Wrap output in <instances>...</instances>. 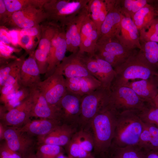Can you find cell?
I'll return each instance as SVG.
<instances>
[{
    "label": "cell",
    "instance_id": "f546056e",
    "mask_svg": "<svg viewBox=\"0 0 158 158\" xmlns=\"http://www.w3.org/2000/svg\"><path fill=\"white\" fill-rule=\"evenodd\" d=\"M8 17L13 13L31 7H43L48 0H4Z\"/></svg>",
    "mask_w": 158,
    "mask_h": 158
},
{
    "label": "cell",
    "instance_id": "9c48e42d",
    "mask_svg": "<svg viewBox=\"0 0 158 158\" xmlns=\"http://www.w3.org/2000/svg\"><path fill=\"white\" fill-rule=\"evenodd\" d=\"M82 54L83 60L90 74L101 83L102 87L110 90L116 74L114 68L95 54L92 56L85 53Z\"/></svg>",
    "mask_w": 158,
    "mask_h": 158
},
{
    "label": "cell",
    "instance_id": "4dcf8cb0",
    "mask_svg": "<svg viewBox=\"0 0 158 158\" xmlns=\"http://www.w3.org/2000/svg\"><path fill=\"white\" fill-rule=\"evenodd\" d=\"M140 43V51L148 63L158 72V42L146 41Z\"/></svg>",
    "mask_w": 158,
    "mask_h": 158
},
{
    "label": "cell",
    "instance_id": "c3c4849f",
    "mask_svg": "<svg viewBox=\"0 0 158 158\" xmlns=\"http://www.w3.org/2000/svg\"><path fill=\"white\" fill-rule=\"evenodd\" d=\"M153 104L155 106L158 107V94L156 96L154 100Z\"/></svg>",
    "mask_w": 158,
    "mask_h": 158
},
{
    "label": "cell",
    "instance_id": "277c9868",
    "mask_svg": "<svg viewBox=\"0 0 158 158\" xmlns=\"http://www.w3.org/2000/svg\"><path fill=\"white\" fill-rule=\"evenodd\" d=\"M89 0H48L43 6L47 20L64 26L87 6Z\"/></svg>",
    "mask_w": 158,
    "mask_h": 158
},
{
    "label": "cell",
    "instance_id": "60d3db41",
    "mask_svg": "<svg viewBox=\"0 0 158 158\" xmlns=\"http://www.w3.org/2000/svg\"><path fill=\"white\" fill-rule=\"evenodd\" d=\"M0 40L7 45L11 44V40L9 31L4 26H1L0 29Z\"/></svg>",
    "mask_w": 158,
    "mask_h": 158
},
{
    "label": "cell",
    "instance_id": "cb8c5ba5",
    "mask_svg": "<svg viewBox=\"0 0 158 158\" xmlns=\"http://www.w3.org/2000/svg\"><path fill=\"white\" fill-rule=\"evenodd\" d=\"M61 124L59 120L42 118L30 120L22 126L16 128L20 132L32 136L36 135L39 138L46 135Z\"/></svg>",
    "mask_w": 158,
    "mask_h": 158
},
{
    "label": "cell",
    "instance_id": "681fc988",
    "mask_svg": "<svg viewBox=\"0 0 158 158\" xmlns=\"http://www.w3.org/2000/svg\"><path fill=\"white\" fill-rule=\"evenodd\" d=\"M57 158H68V157H66L63 155V154H62L60 156H59Z\"/></svg>",
    "mask_w": 158,
    "mask_h": 158
},
{
    "label": "cell",
    "instance_id": "d590c367",
    "mask_svg": "<svg viewBox=\"0 0 158 158\" xmlns=\"http://www.w3.org/2000/svg\"><path fill=\"white\" fill-rule=\"evenodd\" d=\"M140 42L152 41L158 42V20L155 19L150 25L140 31Z\"/></svg>",
    "mask_w": 158,
    "mask_h": 158
},
{
    "label": "cell",
    "instance_id": "7a4b0ae2",
    "mask_svg": "<svg viewBox=\"0 0 158 158\" xmlns=\"http://www.w3.org/2000/svg\"><path fill=\"white\" fill-rule=\"evenodd\" d=\"M138 111H127L118 113L111 146H137L144 126Z\"/></svg>",
    "mask_w": 158,
    "mask_h": 158
},
{
    "label": "cell",
    "instance_id": "816d5d0a",
    "mask_svg": "<svg viewBox=\"0 0 158 158\" xmlns=\"http://www.w3.org/2000/svg\"><path fill=\"white\" fill-rule=\"evenodd\" d=\"M95 158H96L95 157Z\"/></svg>",
    "mask_w": 158,
    "mask_h": 158
},
{
    "label": "cell",
    "instance_id": "8992f818",
    "mask_svg": "<svg viewBox=\"0 0 158 158\" xmlns=\"http://www.w3.org/2000/svg\"><path fill=\"white\" fill-rule=\"evenodd\" d=\"M137 51L122 44L117 38L98 41L95 54L109 63L114 69Z\"/></svg>",
    "mask_w": 158,
    "mask_h": 158
},
{
    "label": "cell",
    "instance_id": "ba28073f",
    "mask_svg": "<svg viewBox=\"0 0 158 158\" xmlns=\"http://www.w3.org/2000/svg\"><path fill=\"white\" fill-rule=\"evenodd\" d=\"M47 19L43 7H31L13 13L1 26L21 29L40 25Z\"/></svg>",
    "mask_w": 158,
    "mask_h": 158
},
{
    "label": "cell",
    "instance_id": "3957f363",
    "mask_svg": "<svg viewBox=\"0 0 158 158\" xmlns=\"http://www.w3.org/2000/svg\"><path fill=\"white\" fill-rule=\"evenodd\" d=\"M114 70L116 74L111 86H124L131 81L158 75V72L148 63L140 51Z\"/></svg>",
    "mask_w": 158,
    "mask_h": 158
},
{
    "label": "cell",
    "instance_id": "8fae6325",
    "mask_svg": "<svg viewBox=\"0 0 158 158\" xmlns=\"http://www.w3.org/2000/svg\"><path fill=\"white\" fill-rule=\"evenodd\" d=\"M37 87L48 102L54 106H57L67 91L65 78L56 70L44 80L41 81Z\"/></svg>",
    "mask_w": 158,
    "mask_h": 158
},
{
    "label": "cell",
    "instance_id": "7c38bea8",
    "mask_svg": "<svg viewBox=\"0 0 158 158\" xmlns=\"http://www.w3.org/2000/svg\"><path fill=\"white\" fill-rule=\"evenodd\" d=\"M32 100L30 94L19 105L6 112L0 109L1 122L5 126L19 127L30 121Z\"/></svg>",
    "mask_w": 158,
    "mask_h": 158
},
{
    "label": "cell",
    "instance_id": "74e56055",
    "mask_svg": "<svg viewBox=\"0 0 158 158\" xmlns=\"http://www.w3.org/2000/svg\"><path fill=\"white\" fill-rule=\"evenodd\" d=\"M14 51L13 47L0 42V63L1 65L9 62L10 60H14L17 58L12 56V54Z\"/></svg>",
    "mask_w": 158,
    "mask_h": 158
},
{
    "label": "cell",
    "instance_id": "f35d334b",
    "mask_svg": "<svg viewBox=\"0 0 158 158\" xmlns=\"http://www.w3.org/2000/svg\"><path fill=\"white\" fill-rule=\"evenodd\" d=\"M41 32V24L37 26L21 29L19 32V37L25 36L35 37L39 41Z\"/></svg>",
    "mask_w": 158,
    "mask_h": 158
},
{
    "label": "cell",
    "instance_id": "484cf974",
    "mask_svg": "<svg viewBox=\"0 0 158 158\" xmlns=\"http://www.w3.org/2000/svg\"><path fill=\"white\" fill-rule=\"evenodd\" d=\"M60 25L48 20L41 24V32L37 48L48 55L51 42Z\"/></svg>",
    "mask_w": 158,
    "mask_h": 158
},
{
    "label": "cell",
    "instance_id": "f6af8a7d",
    "mask_svg": "<svg viewBox=\"0 0 158 158\" xmlns=\"http://www.w3.org/2000/svg\"><path fill=\"white\" fill-rule=\"evenodd\" d=\"M144 152L145 158H158V150L144 151Z\"/></svg>",
    "mask_w": 158,
    "mask_h": 158
},
{
    "label": "cell",
    "instance_id": "4316f807",
    "mask_svg": "<svg viewBox=\"0 0 158 158\" xmlns=\"http://www.w3.org/2000/svg\"><path fill=\"white\" fill-rule=\"evenodd\" d=\"M87 9L99 35L101 26L108 12L105 0H89Z\"/></svg>",
    "mask_w": 158,
    "mask_h": 158
},
{
    "label": "cell",
    "instance_id": "d4e9b609",
    "mask_svg": "<svg viewBox=\"0 0 158 158\" xmlns=\"http://www.w3.org/2000/svg\"><path fill=\"white\" fill-rule=\"evenodd\" d=\"M24 56L0 66V88L4 86L13 85L18 83L19 74L25 60Z\"/></svg>",
    "mask_w": 158,
    "mask_h": 158
},
{
    "label": "cell",
    "instance_id": "6da1fadb",
    "mask_svg": "<svg viewBox=\"0 0 158 158\" xmlns=\"http://www.w3.org/2000/svg\"><path fill=\"white\" fill-rule=\"evenodd\" d=\"M118 113L108 103L92 120L88 129L93 137L95 155L104 157L105 154H108L114 138Z\"/></svg>",
    "mask_w": 158,
    "mask_h": 158
},
{
    "label": "cell",
    "instance_id": "ab89813d",
    "mask_svg": "<svg viewBox=\"0 0 158 158\" xmlns=\"http://www.w3.org/2000/svg\"><path fill=\"white\" fill-rule=\"evenodd\" d=\"M0 156L1 158H22L19 153L11 149L6 142L0 145Z\"/></svg>",
    "mask_w": 158,
    "mask_h": 158
},
{
    "label": "cell",
    "instance_id": "30bf717a",
    "mask_svg": "<svg viewBox=\"0 0 158 158\" xmlns=\"http://www.w3.org/2000/svg\"><path fill=\"white\" fill-rule=\"evenodd\" d=\"M108 12L101 26L98 41H103L116 37L124 16L118 6V1L106 0Z\"/></svg>",
    "mask_w": 158,
    "mask_h": 158
},
{
    "label": "cell",
    "instance_id": "4fadbf2b",
    "mask_svg": "<svg viewBox=\"0 0 158 158\" xmlns=\"http://www.w3.org/2000/svg\"><path fill=\"white\" fill-rule=\"evenodd\" d=\"M30 89L32 104L31 117L62 121L57 106L50 104L37 87Z\"/></svg>",
    "mask_w": 158,
    "mask_h": 158
},
{
    "label": "cell",
    "instance_id": "f907efd6",
    "mask_svg": "<svg viewBox=\"0 0 158 158\" xmlns=\"http://www.w3.org/2000/svg\"><path fill=\"white\" fill-rule=\"evenodd\" d=\"M86 158H95V156L92 154Z\"/></svg>",
    "mask_w": 158,
    "mask_h": 158
},
{
    "label": "cell",
    "instance_id": "9a60e30c",
    "mask_svg": "<svg viewBox=\"0 0 158 158\" xmlns=\"http://www.w3.org/2000/svg\"><path fill=\"white\" fill-rule=\"evenodd\" d=\"M67 44L64 27L60 25L53 38L48 57V67L45 77L52 74L65 57Z\"/></svg>",
    "mask_w": 158,
    "mask_h": 158
},
{
    "label": "cell",
    "instance_id": "5b68a950",
    "mask_svg": "<svg viewBox=\"0 0 158 158\" xmlns=\"http://www.w3.org/2000/svg\"><path fill=\"white\" fill-rule=\"evenodd\" d=\"M110 90L102 86L81 97V112L78 123L80 129H88L96 114L109 103Z\"/></svg>",
    "mask_w": 158,
    "mask_h": 158
},
{
    "label": "cell",
    "instance_id": "ac0fdd59",
    "mask_svg": "<svg viewBox=\"0 0 158 158\" xmlns=\"http://www.w3.org/2000/svg\"><path fill=\"white\" fill-rule=\"evenodd\" d=\"M88 14L87 6L63 26L65 28L67 51L72 53H76L79 50L82 27Z\"/></svg>",
    "mask_w": 158,
    "mask_h": 158
},
{
    "label": "cell",
    "instance_id": "d6986e66",
    "mask_svg": "<svg viewBox=\"0 0 158 158\" xmlns=\"http://www.w3.org/2000/svg\"><path fill=\"white\" fill-rule=\"evenodd\" d=\"M34 52L29 54L21 66L18 79V83L21 87L29 89L36 87L41 81Z\"/></svg>",
    "mask_w": 158,
    "mask_h": 158
},
{
    "label": "cell",
    "instance_id": "5bb4252c",
    "mask_svg": "<svg viewBox=\"0 0 158 158\" xmlns=\"http://www.w3.org/2000/svg\"><path fill=\"white\" fill-rule=\"evenodd\" d=\"M5 126L4 139L9 147L23 158L32 150L35 142L32 136L20 132L16 127Z\"/></svg>",
    "mask_w": 158,
    "mask_h": 158
},
{
    "label": "cell",
    "instance_id": "e575fe53",
    "mask_svg": "<svg viewBox=\"0 0 158 158\" xmlns=\"http://www.w3.org/2000/svg\"><path fill=\"white\" fill-rule=\"evenodd\" d=\"M40 158H57L63 154L62 147L48 144H40L36 153Z\"/></svg>",
    "mask_w": 158,
    "mask_h": 158
},
{
    "label": "cell",
    "instance_id": "1f68e13d",
    "mask_svg": "<svg viewBox=\"0 0 158 158\" xmlns=\"http://www.w3.org/2000/svg\"><path fill=\"white\" fill-rule=\"evenodd\" d=\"M146 0H124L118 1L121 12L126 17L131 18L137 11L148 3Z\"/></svg>",
    "mask_w": 158,
    "mask_h": 158
},
{
    "label": "cell",
    "instance_id": "52a82bcc",
    "mask_svg": "<svg viewBox=\"0 0 158 158\" xmlns=\"http://www.w3.org/2000/svg\"><path fill=\"white\" fill-rule=\"evenodd\" d=\"M109 104L118 113L140 111L146 105L132 88L125 86H111Z\"/></svg>",
    "mask_w": 158,
    "mask_h": 158
},
{
    "label": "cell",
    "instance_id": "2e32d148",
    "mask_svg": "<svg viewBox=\"0 0 158 158\" xmlns=\"http://www.w3.org/2000/svg\"><path fill=\"white\" fill-rule=\"evenodd\" d=\"M81 97L67 90L61 99L57 106L60 109L64 123L78 126Z\"/></svg>",
    "mask_w": 158,
    "mask_h": 158
},
{
    "label": "cell",
    "instance_id": "d6a6232c",
    "mask_svg": "<svg viewBox=\"0 0 158 158\" xmlns=\"http://www.w3.org/2000/svg\"><path fill=\"white\" fill-rule=\"evenodd\" d=\"M99 37L97 30L95 28L81 42L79 51L81 53H86L90 56L94 55Z\"/></svg>",
    "mask_w": 158,
    "mask_h": 158
},
{
    "label": "cell",
    "instance_id": "ffe728a7",
    "mask_svg": "<svg viewBox=\"0 0 158 158\" xmlns=\"http://www.w3.org/2000/svg\"><path fill=\"white\" fill-rule=\"evenodd\" d=\"M124 86L132 88L145 103L153 104L158 94V75L147 79L131 81Z\"/></svg>",
    "mask_w": 158,
    "mask_h": 158
},
{
    "label": "cell",
    "instance_id": "bcb514c9",
    "mask_svg": "<svg viewBox=\"0 0 158 158\" xmlns=\"http://www.w3.org/2000/svg\"><path fill=\"white\" fill-rule=\"evenodd\" d=\"M23 158H40L36 153L32 150L28 153Z\"/></svg>",
    "mask_w": 158,
    "mask_h": 158
},
{
    "label": "cell",
    "instance_id": "7dc6e473",
    "mask_svg": "<svg viewBox=\"0 0 158 158\" xmlns=\"http://www.w3.org/2000/svg\"><path fill=\"white\" fill-rule=\"evenodd\" d=\"M5 130V126L0 122V140L4 139V134Z\"/></svg>",
    "mask_w": 158,
    "mask_h": 158
},
{
    "label": "cell",
    "instance_id": "f1b7e54d",
    "mask_svg": "<svg viewBox=\"0 0 158 158\" xmlns=\"http://www.w3.org/2000/svg\"><path fill=\"white\" fill-rule=\"evenodd\" d=\"M108 158H145L144 151L138 146H111Z\"/></svg>",
    "mask_w": 158,
    "mask_h": 158
},
{
    "label": "cell",
    "instance_id": "836d02e7",
    "mask_svg": "<svg viewBox=\"0 0 158 158\" xmlns=\"http://www.w3.org/2000/svg\"><path fill=\"white\" fill-rule=\"evenodd\" d=\"M142 121L158 128V107L154 104L146 103L144 108L138 112Z\"/></svg>",
    "mask_w": 158,
    "mask_h": 158
},
{
    "label": "cell",
    "instance_id": "44dd1931",
    "mask_svg": "<svg viewBox=\"0 0 158 158\" xmlns=\"http://www.w3.org/2000/svg\"><path fill=\"white\" fill-rule=\"evenodd\" d=\"M116 38L123 44L130 49L141 48L139 31L132 19L124 16Z\"/></svg>",
    "mask_w": 158,
    "mask_h": 158
},
{
    "label": "cell",
    "instance_id": "e0dca14e",
    "mask_svg": "<svg viewBox=\"0 0 158 158\" xmlns=\"http://www.w3.org/2000/svg\"><path fill=\"white\" fill-rule=\"evenodd\" d=\"M65 78L92 76L84 62L82 53L78 51L65 56L56 70Z\"/></svg>",
    "mask_w": 158,
    "mask_h": 158
},
{
    "label": "cell",
    "instance_id": "7402d4cb",
    "mask_svg": "<svg viewBox=\"0 0 158 158\" xmlns=\"http://www.w3.org/2000/svg\"><path fill=\"white\" fill-rule=\"evenodd\" d=\"M77 126L63 123L45 136L38 138L40 144H48L60 146H66L74 133Z\"/></svg>",
    "mask_w": 158,
    "mask_h": 158
},
{
    "label": "cell",
    "instance_id": "83f0119b",
    "mask_svg": "<svg viewBox=\"0 0 158 158\" xmlns=\"http://www.w3.org/2000/svg\"><path fill=\"white\" fill-rule=\"evenodd\" d=\"M158 16V8L148 3L135 13L132 17L139 31L150 24Z\"/></svg>",
    "mask_w": 158,
    "mask_h": 158
},
{
    "label": "cell",
    "instance_id": "7bdbcfd3",
    "mask_svg": "<svg viewBox=\"0 0 158 158\" xmlns=\"http://www.w3.org/2000/svg\"><path fill=\"white\" fill-rule=\"evenodd\" d=\"M35 38L36 37H30L28 42L23 48L29 54L34 52L35 51L34 49L37 43H35Z\"/></svg>",
    "mask_w": 158,
    "mask_h": 158
},
{
    "label": "cell",
    "instance_id": "603a6c76",
    "mask_svg": "<svg viewBox=\"0 0 158 158\" xmlns=\"http://www.w3.org/2000/svg\"><path fill=\"white\" fill-rule=\"evenodd\" d=\"M67 91L82 97L102 86L101 83L91 76L65 78Z\"/></svg>",
    "mask_w": 158,
    "mask_h": 158
},
{
    "label": "cell",
    "instance_id": "ee69618b",
    "mask_svg": "<svg viewBox=\"0 0 158 158\" xmlns=\"http://www.w3.org/2000/svg\"><path fill=\"white\" fill-rule=\"evenodd\" d=\"M19 31L13 29L9 31L10 35L11 44L16 46L18 43Z\"/></svg>",
    "mask_w": 158,
    "mask_h": 158
},
{
    "label": "cell",
    "instance_id": "8d00e7d4",
    "mask_svg": "<svg viewBox=\"0 0 158 158\" xmlns=\"http://www.w3.org/2000/svg\"><path fill=\"white\" fill-rule=\"evenodd\" d=\"M48 56V54L38 48L35 51V57L40 74H45L47 72Z\"/></svg>",
    "mask_w": 158,
    "mask_h": 158
},
{
    "label": "cell",
    "instance_id": "b9f144b4",
    "mask_svg": "<svg viewBox=\"0 0 158 158\" xmlns=\"http://www.w3.org/2000/svg\"><path fill=\"white\" fill-rule=\"evenodd\" d=\"M8 18L7 12L4 0H0V22L1 26H3Z\"/></svg>",
    "mask_w": 158,
    "mask_h": 158
}]
</instances>
